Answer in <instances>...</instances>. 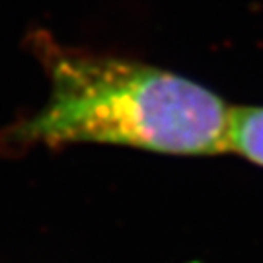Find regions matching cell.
Returning <instances> with one entry per match:
<instances>
[{"label":"cell","mask_w":263,"mask_h":263,"mask_svg":"<svg viewBox=\"0 0 263 263\" xmlns=\"http://www.w3.org/2000/svg\"><path fill=\"white\" fill-rule=\"evenodd\" d=\"M31 47L49 98L18 127L26 144H117L162 154L230 151L232 107L189 78L129 59L66 47L37 31Z\"/></svg>","instance_id":"obj_1"},{"label":"cell","mask_w":263,"mask_h":263,"mask_svg":"<svg viewBox=\"0 0 263 263\" xmlns=\"http://www.w3.org/2000/svg\"><path fill=\"white\" fill-rule=\"evenodd\" d=\"M230 152L263 166V107H232Z\"/></svg>","instance_id":"obj_2"}]
</instances>
